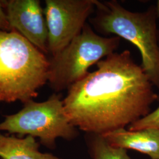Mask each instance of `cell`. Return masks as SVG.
<instances>
[{
  "instance_id": "6da1fadb",
  "label": "cell",
  "mask_w": 159,
  "mask_h": 159,
  "mask_svg": "<svg viewBox=\"0 0 159 159\" xmlns=\"http://www.w3.org/2000/svg\"><path fill=\"white\" fill-rule=\"evenodd\" d=\"M71 85L63 99L70 123L86 134L125 128L150 113L158 94L129 50L113 52Z\"/></svg>"
},
{
  "instance_id": "7a4b0ae2",
  "label": "cell",
  "mask_w": 159,
  "mask_h": 159,
  "mask_svg": "<svg viewBox=\"0 0 159 159\" xmlns=\"http://www.w3.org/2000/svg\"><path fill=\"white\" fill-rule=\"evenodd\" d=\"M46 54L16 31H0V102L25 103L48 83Z\"/></svg>"
},
{
  "instance_id": "3957f363",
  "label": "cell",
  "mask_w": 159,
  "mask_h": 159,
  "mask_svg": "<svg viewBox=\"0 0 159 159\" xmlns=\"http://www.w3.org/2000/svg\"><path fill=\"white\" fill-rule=\"evenodd\" d=\"M97 14L92 23L105 34H113L131 43L140 52L141 67L159 89V46L153 8L135 12L116 1H97Z\"/></svg>"
},
{
  "instance_id": "277c9868",
  "label": "cell",
  "mask_w": 159,
  "mask_h": 159,
  "mask_svg": "<svg viewBox=\"0 0 159 159\" xmlns=\"http://www.w3.org/2000/svg\"><path fill=\"white\" fill-rule=\"evenodd\" d=\"M2 131L39 138L41 144L51 150L56 148L57 139L71 141L79 134L66 114L61 95L56 93L44 102L30 100L18 112L4 116L0 123Z\"/></svg>"
},
{
  "instance_id": "5b68a950",
  "label": "cell",
  "mask_w": 159,
  "mask_h": 159,
  "mask_svg": "<svg viewBox=\"0 0 159 159\" xmlns=\"http://www.w3.org/2000/svg\"><path fill=\"white\" fill-rule=\"evenodd\" d=\"M120 40L117 36H100L86 24L79 35L50 59L48 83L51 89L58 93L83 79L91 66L114 52Z\"/></svg>"
},
{
  "instance_id": "8992f818",
  "label": "cell",
  "mask_w": 159,
  "mask_h": 159,
  "mask_svg": "<svg viewBox=\"0 0 159 159\" xmlns=\"http://www.w3.org/2000/svg\"><path fill=\"white\" fill-rule=\"evenodd\" d=\"M96 0H46L48 50L55 57L79 35L95 11Z\"/></svg>"
},
{
  "instance_id": "52a82bcc",
  "label": "cell",
  "mask_w": 159,
  "mask_h": 159,
  "mask_svg": "<svg viewBox=\"0 0 159 159\" xmlns=\"http://www.w3.org/2000/svg\"><path fill=\"white\" fill-rule=\"evenodd\" d=\"M8 22L16 31L45 54L48 50V29L39 0L4 1Z\"/></svg>"
},
{
  "instance_id": "ba28073f",
  "label": "cell",
  "mask_w": 159,
  "mask_h": 159,
  "mask_svg": "<svg viewBox=\"0 0 159 159\" xmlns=\"http://www.w3.org/2000/svg\"><path fill=\"white\" fill-rule=\"evenodd\" d=\"M114 148L133 150L148 155L151 159H159V130L144 129L131 131L125 128L102 134Z\"/></svg>"
},
{
  "instance_id": "9c48e42d",
  "label": "cell",
  "mask_w": 159,
  "mask_h": 159,
  "mask_svg": "<svg viewBox=\"0 0 159 159\" xmlns=\"http://www.w3.org/2000/svg\"><path fill=\"white\" fill-rule=\"evenodd\" d=\"M40 142L27 136L18 137L0 133L1 159H62L50 153L39 150Z\"/></svg>"
},
{
  "instance_id": "30bf717a",
  "label": "cell",
  "mask_w": 159,
  "mask_h": 159,
  "mask_svg": "<svg viewBox=\"0 0 159 159\" xmlns=\"http://www.w3.org/2000/svg\"><path fill=\"white\" fill-rule=\"evenodd\" d=\"M85 142L92 159H133L126 150L114 148L102 134H86Z\"/></svg>"
},
{
  "instance_id": "8fae6325",
  "label": "cell",
  "mask_w": 159,
  "mask_h": 159,
  "mask_svg": "<svg viewBox=\"0 0 159 159\" xmlns=\"http://www.w3.org/2000/svg\"><path fill=\"white\" fill-rule=\"evenodd\" d=\"M149 129L159 130V107L145 117L128 126V130L131 131Z\"/></svg>"
},
{
  "instance_id": "7c38bea8",
  "label": "cell",
  "mask_w": 159,
  "mask_h": 159,
  "mask_svg": "<svg viewBox=\"0 0 159 159\" xmlns=\"http://www.w3.org/2000/svg\"><path fill=\"white\" fill-rule=\"evenodd\" d=\"M0 31H12L4 8V1H0Z\"/></svg>"
},
{
  "instance_id": "4fadbf2b",
  "label": "cell",
  "mask_w": 159,
  "mask_h": 159,
  "mask_svg": "<svg viewBox=\"0 0 159 159\" xmlns=\"http://www.w3.org/2000/svg\"><path fill=\"white\" fill-rule=\"evenodd\" d=\"M157 14L159 18V0L157 1Z\"/></svg>"
},
{
  "instance_id": "5bb4252c",
  "label": "cell",
  "mask_w": 159,
  "mask_h": 159,
  "mask_svg": "<svg viewBox=\"0 0 159 159\" xmlns=\"http://www.w3.org/2000/svg\"><path fill=\"white\" fill-rule=\"evenodd\" d=\"M157 101L159 102V94H158V96H157Z\"/></svg>"
}]
</instances>
